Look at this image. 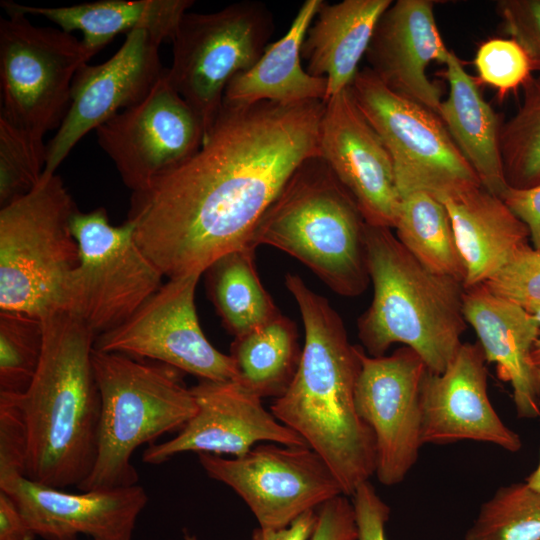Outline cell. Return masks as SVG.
<instances>
[{
  "label": "cell",
  "mask_w": 540,
  "mask_h": 540,
  "mask_svg": "<svg viewBox=\"0 0 540 540\" xmlns=\"http://www.w3.org/2000/svg\"><path fill=\"white\" fill-rule=\"evenodd\" d=\"M325 102L223 100L200 148L133 192L127 221L169 279L202 274L248 246L263 213L296 169L320 156Z\"/></svg>",
  "instance_id": "1"
},
{
  "label": "cell",
  "mask_w": 540,
  "mask_h": 540,
  "mask_svg": "<svg viewBox=\"0 0 540 540\" xmlns=\"http://www.w3.org/2000/svg\"><path fill=\"white\" fill-rule=\"evenodd\" d=\"M304 325V345L295 376L270 411L317 452L339 481L343 494L375 474L376 446L355 405L361 351L328 300L297 274L285 276Z\"/></svg>",
  "instance_id": "2"
},
{
  "label": "cell",
  "mask_w": 540,
  "mask_h": 540,
  "mask_svg": "<svg viewBox=\"0 0 540 540\" xmlns=\"http://www.w3.org/2000/svg\"><path fill=\"white\" fill-rule=\"evenodd\" d=\"M41 319V359L21 396L28 430L26 477L61 490L78 488L97 454L101 398L92 364L96 335L66 311Z\"/></svg>",
  "instance_id": "3"
},
{
  "label": "cell",
  "mask_w": 540,
  "mask_h": 540,
  "mask_svg": "<svg viewBox=\"0 0 540 540\" xmlns=\"http://www.w3.org/2000/svg\"><path fill=\"white\" fill-rule=\"evenodd\" d=\"M366 247L373 298L357 328L368 355L384 356L402 343L430 372H444L467 328L463 284L428 270L390 228L367 224Z\"/></svg>",
  "instance_id": "4"
},
{
  "label": "cell",
  "mask_w": 540,
  "mask_h": 540,
  "mask_svg": "<svg viewBox=\"0 0 540 540\" xmlns=\"http://www.w3.org/2000/svg\"><path fill=\"white\" fill-rule=\"evenodd\" d=\"M366 221L319 155L291 175L256 224L248 246L275 247L313 271L335 293L355 297L369 282Z\"/></svg>",
  "instance_id": "5"
},
{
  "label": "cell",
  "mask_w": 540,
  "mask_h": 540,
  "mask_svg": "<svg viewBox=\"0 0 540 540\" xmlns=\"http://www.w3.org/2000/svg\"><path fill=\"white\" fill-rule=\"evenodd\" d=\"M101 411L93 469L78 489L135 485L134 452L164 434L180 431L196 411L191 388L172 366L93 349Z\"/></svg>",
  "instance_id": "6"
},
{
  "label": "cell",
  "mask_w": 540,
  "mask_h": 540,
  "mask_svg": "<svg viewBox=\"0 0 540 540\" xmlns=\"http://www.w3.org/2000/svg\"><path fill=\"white\" fill-rule=\"evenodd\" d=\"M78 210L57 174L0 210V311L43 318L61 310L80 262L71 219Z\"/></svg>",
  "instance_id": "7"
},
{
  "label": "cell",
  "mask_w": 540,
  "mask_h": 540,
  "mask_svg": "<svg viewBox=\"0 0 540 540\" xmlns=\"http://www.w3.org/2000/svg\"><path fill=\"white\" fill-rule=\"evenodd\" d=\"M1 116L43 139L65 119L74 77L95 55L82 39L60 28L36 26L1 1Z\"/></svg>",
  "instance_id": "8"
},
{
  "label": "cell",
  "mask_w": 540,
  "mask_h": 540,
  "mask_svg": "<svg viewBox=\"0 0 540 540\" xmlns=\"http://www.w3.org/2000/svg\"><path fill=\"white\" fill-rule=\"evenodd\" d=\"M71 229L80 262L66 282L61 311L97 337L125 322L161 287L164 275L138 246L132 224L111 225L102 207L77 210Z\"/></svg>",
  "instance_id": "9"
},
{
  "label": "cell",
  "mask_w": 540,
  "mask_h": 540,
  "mask_svg": "<svg viewBox=\"0 0 540 540\" xmlns=\"http://www.w3.org/2000/svg\"><path fill=\"white\" fill-rule=\"evenodd\" d=\"M274 31L266 5L242 1L211 13L187 12L172 39L168 77L202 121L205 134L229 82L262 56Z\"/></svg>",
  "instance_id": "10"
},
{
  "label": "cell",
  "mask_w": 540,
  "mask_h": 540,
  "mask_svg": "<svg viewBox=\"0 0 540 540\" xmlns=\"http://www.w3.org/2000/svg\"><path fill=\"white\" fill-rule=\"evenodd\" d=\"M349 89L392 158L400 195L423 190L442 199L482 186L436 113L391 91L369 67Z\"/></svg>",
  "instance_id": "11"
},
{
  "label": "cell",
  "mask_w": 540,
  "mask_h": 540,
  "mask_svg": "<svg viewBox=\"0 0 540 540\" xmlns=\"http://www.w3.org/2000/svg\"><path fill=\"white\" fill-rule=\"evenodd\" d=\"M198 460L211 479L242 498L262 528L287 527L343 494L332 470L309 446L262 444L241 457L200 453Z\"/></svg>",
  "instance_id": "12"
},
{
  "label": "cell",
  "mask_w": 540,
  "mask_h": 540,
  "mask_svg": "<svg viewBox=\"0 0 540 540\" xmlns=\"http://www.w3.org/2000/svg\"><path fill=\"white\" fill-rule=\"evenodd\" d=\"M201 274L169 279L125 322L98 335L94 349L151 359L209 381H235L230 355L203 333L195 307Z\"/></svg>",
  "instance_id": "13"
},
{
  "label": "cell",
  "mask_w": 540,
  "mask_h": 540,
  "mask_svg": "<svg viewBox=\"0 0 540 540\" xmlns=\"http://www.w3.org/2000/svg\"><path fill=\"white\" fill-rule=\"evenodd\" d=\"M95 131L132 193L192 156L205 137L202 121L171 84L167 68L143 100Z\"/></svg>",
  "instance_id": "14"
},
{
  "label": "cell",
  "mask_w": 540,
  "mask_h": 540,
  "mask_svg": "<svg viewBox=\"0 0 540 540\" xmlns=\"http://www.w3.org/2000/svg\"><path fill=\"white\" fill-rule=\"evenodd\" d=\"M428 371L420 356L401 347L389 356L361 351L355 405L375 438V475L380 483L402 482L417 461L422 442L421 389Z\"/></svg>",
  "instance_id": "15"
},
{
  "label": "cell",
  "mask_w": 540,
  "mask_h": 540,
  "mask_svg": "<svg viewBox=\"0 0 540 540\" xmlns=\"http://www.w3.org/2000/svg\"><path fill=\"white\" fill-rule=\"evenodd\" d=\"M160 45L147 31L135 30L126 35L121 47L108 60L79 68L72 83L67 115L46 144L44 174H55L88 132L149 94L164 70Z\"/></svg>",
  "instance_id": "16"
},
{
  "label": "cell",
  "mask_w": 540,
  "mask_h": 540,
  "mask_svg": "<svg viewBox=\"0 0 540 540\" xmlns=\"http://www.w3.org/2000/svg\"><path fill=\"white\" fill-rule=\"evenodd\" d=\"M191 391L194 415L172 439L149 445L142 453L144 463L160 465L184 452L236 458L263 441L308 446L263 406L260 397L235 381L201 380Z\"/></svg>",
  "instance_id": "17"
},
{
  "label": "cell",
  "mask_w": 540,
  "mask_h": 540,
  "mask_svg": "<svg viewBox=\"0 0 540 540\" xmlns=\"http://www.w3.org/2000/svg\"><path fill=\"white\" fill-rule=\"evenodd\" d=\"M319 151L355 200L366 223L394 228L400 194L393 161L349 87L325 102Z\"/></svg>",
  "instance_id": "18"
},
{
  "label": "cell",
  "mask_w": 540,
  "mask_h": 540,
  "mask_svg": "<svg viewBox=\"0 0 540 540\" xmlns=\"http://www.w3.org/2000/svg\"><path fill=\"white\" fill-rule=\"evenodd\" d=\"M486 358L479 343H462L444 372H426L421 389L422 442L463 440L497 445L509 452L522 447L488 396Z\"/></svg>",
  "instance_id": "19"
},
{
  "label": "cell",
  "mask_w": 540,
  "mask_h": 540,
  "mask_svg": "<svg viewBox=\"0 0 540 540\" xmlns=\"http://www.w3.org/2000/svg\"><path fill=\"white\" fill-rule=\"evenodd\" d=\"M28 526L45 540H132L137 519L148 503L146 490L139 484L70 493L26 476L2 486Z\"/></svg>",
  "instance_id": "20"
},
{
  "label": "cell",
  "mask_w": 540,
  "mask_h": 540,
  "mask_svg": "<svg viewBox=\"0 0 540 540\" xmlns=\"http://www.w3.org/2000/svg\"><path fill=\"white\" fill-rule=\"evenodd\" d=\"M436 3L392 2L376 25L365 57L370 70L387 88L438 115L442 90L428 78L426 70L433 61L445 64L450 50L436 24Z\"/></svg>",
  "instance_id": "21"
},
{
  "label": "cell",
  "mask_w": 540,
  "mask_h": 540,
  "mask_svg": "<svg viewBox=\"0 0 540 540\" xmlns=\"http://www.w3.org/2000/svg\"><path fill=\"white\" fill-rule=\"evenodd\" d=\"M463 314L475 330L487 362L512 387L520 418L540 417V368L531 360L540 333L536 316L489 292L483 284L464 290Z\"/></svg>",
  "instance_id": "22"
},
{
  "label": "cell",
  "mask_w": 540,
  "mask_h": 540,
  "mask_svg": "<svg viewBox=\"0 0 540 540\" xmlns=\"http://www.w3.org/2000/svg\"><path fill=\"white\" fill-rule=\"evenodd\" d=\"M391 0L323 1L301 48L305 70L327 80L330 99L350 87L376 25Z\"/></svg>",
  "instance_id": "23"
},
{
  "label": "cell",
  "mask_w": 540,
  "mask_h": 540,
  "mask_svg": "<svg viewBox=\"0 0 540 540\" xmlns=\"http://www.w3.org/2000/svg\"><path fill=\"white\" fill-rule=\"evenodd\" d=\"M445 206L465 262L464 288L483 284L522 245L527 226L504 201L483 186L439 199Z\"/></svg>",
  "instance_id": "24"
},
{
  "label": "cell",
  "mask_w": 540,
  "mask_h": 540,
  "mask_svg": "<svg viewBox=\"0 0 540 540\" xmlns=\"http://www.w3.org/2000/svg\"><path fill=\"white\" fill-rule=\"evenodd\" d=\"M444 65L449 95L442 100L438 115L482 186L501 198L509 185L501 157L499 116L452 50Z\"/></svg>",
  "instance_id": "25"
},
{
  "label": "cell",
  "mask_w": 540,
  "mask_h": 540,
  "mask_svg": "<svg viewBox=\"0 0 540 540\" xmlns=\"http://www.w3.org/2000/svg\"><path fill=\"white\" fill-rule=\"evenodd\" d=\"M25 14L47 18L60 29L80 31L82 41L95 54L116 35L145 30L162 43L173 39L192 0H103L61 7H36L2 1Z\"/></svg>",
  "instance_id": "26"
},
{
  "label": "cell",
  "mask_w": 540,
  "mask_h": 540,
  "mask_svg": "<svg viewBox=\"0 0 540 540\" xmlns=\"http://www.w3.org/2000/svg\"><path fill=\"white\" fill-rule=\"evenodd\" d=\"M322 3L323 0H306L288 31L269 44L249 70L229 82L224 101L239 104L326 102L327 80L310 75L301 66L302 44Z\"/></svg>",
  "instance_id": "27"
},
{
  "label": "cell",
  "mask_w": 540,
  "mask_h": 540,
  "mask_svg": "<svg viewBox=\"0 0 540 540\" xmlns=\"http://www.w3.org/2000/svg\"><path fill=\"white\" fill-rule=\"evenodd\" d=\"M295 323L281 313L237 337L230 348L239 385L260 397L284 394L297 371L302 349Z\"/></svg>",
  "instance_id": "28"
},
{
  "label": "cell",
  "mask_w": 540,
  "mask_h": 540,
  "mask_svg": "<svg viewBox=\"0 0 540 540\" xmlns=\"http://www.w3.org/2000/svg\"><path fill=\"white\" fill-rule=\"evenodd\" d=\"M396 237L428 270L462 284L467 269L449 214L434 195L414 190L400 195Z\"/></svg>",
  "instance_id": "29"
},
{
  "label": "cell",
  "mask_w": 540,
  "mask_h": 540,
  "mask_svg": "<svg viewBox=\"0 0 540 540\" xmlns=\"http://www.w3.org/2000/svg\"><path fill=\"white\" fill-rule=\"evenodd\" d=\"M254 250L245 246L231 251L206 270L211 299L223 325L234 337L280 314L259 279Z\"/></svg>",
  "instance_id": "30"
},
{
  "label": "cell",
  "mask_w": 540,
  "mask_h": 540,
  "mask_svg": "<svg viewBox=\"0 0 540 540\" xmlns=\"http://www.w3.org/2000/svg\"><path fill=\"white\" fill-rule=\"evenodd\" d=\"M517 112L502 124L500 146L506 181L513 188L540 183V74L523 85Z\"/></svg>",
  "instance_id": "31"
},
{
  "label": "cell",
  "mask_w": 540,
  "mask_h": 540,
  "mask_svg": "<svg viewBox=\"0 0 540 540\" xmlns=\"http://www.w3.org/2000/svg\"><path fill=\"white\" fill-rule=\"evenodd\" d=\"M465 540H540V492L526 483L500 487L481 505Z\"/></svg>",
  "instance_id": "32"
},
{
  "label": "cell",
  "mask_w": 540,
  "mask_h": 540,
  "mask_svg": "<svg viewBox=\"0 0 540 540\" xmlns=\"http://www.w3.org/2000/svg\"><path fill=\"white\" fill-rule=\"evenodd\" d=\"M42 347L41 318L0 311V392L27 391L38 369Z\"/></svg>",
  "instance_id": "33"
},
{
  "label": "cell",
  "mask_w": 540,
  "mask_h": 540,
  "mask_svg": "<svg viewBox=\"0 0 540 540\" xmlns=\"http://www.w3.org/2000/svg\"><path fill=\"white\" fill-rule=\"evenodd\" d=\"M47 160L43 139L0 117V206L28 194L39 183Z\"/></svg>",
  "instance_id": "34"
},
{
  "label": "cell",
  "mask_w": 540,
  "mask_h": 540,
  "mask_svg": "<svg viewBox=\"0 0 540 540\" xmlns=\"http://www.w3.org/2000/svg\"><path fill=\"white\" fill-rule=\"evenodd\" d=\"M474 64L480 80L503 98L531 78L533 68L521 45L512 38H494L477 49Z\"/></svg>",
  "instance_id": "35"
},
{
  "label": "cell",
  "mask_w": 540,
  "mask_h": 540,
  "mask_svg": "<svg viewBox=\"0 0 540 540\" xmlns=\"http://www.w3.org/2000/svg\"><path fill=\"white\" fill-rule=\"evenodd\" d=\"M483 285L493 295L526 311L540 304V250L520 246Z\"/></svg>",
  "instance_id": "36"
},
{
  "label": "cell",
  "mask_w": 540,
  "mask_h": 540,
  "mask_svg": "<svg viewBox=\"0 0 540 540\" xmlns=\"http://www.w3.org/2000/svg\"><path fill=\"white\" fill-rule=\"evenodd\" d=\"M21 396L0 392V486L26 476L28 430Z\"/></svg>",
  "instance_id": "37"
},
{
  "label": "cell",
  "mask_w": 540,
  "mask_h": 540,
  "mask_svg": "<svg viewBox=\"0 0 540 540\" xmlns=\"http://www.w3.org/2000/svg\"><path fill=\"white\" fill-rule=\"evenodd\" d=\"M496 12L503 31L521 45L540 74V0H500Z\"/></svg>",
  "instance_id": "38"
},
{
  "label": "cell",
  "mask_w": 540,
  "mask_h": 540,
  "mask_svg": "<svg viewBox=\"0 0 540 540\" xmlns=\"http://www.w3.org/2000/svg\"><path fill=\"white\" fill-rule=\"evenodd\" d=\"M357 540H387L385 526L391 509L368 481L362 482L352 496Z\"/></svg>",
  "instance_id": "39"
},
{
  "label": "cell",
  "mask_w": 540,
  "mask_h": 540,
  "mask_svg": "<svg viewBox=\"0 0 540 540\" xmlns=\"http://www.w3.org/2000/svg\"><path fill=\"white\" fill-rule=\"evenodd\" d=\"M317 522L310 540H357V526L352 502L338 495L319 506Z\"/></svg>",
  "instance_id": "40"
},
{
  "label": "cell",
  "mask_w": 540,
  "mask_h": 540,
  "mask_svg": "<svg viewBox=\"0 0 540 540\" xmlns=\"http://www.w3.org/2000/svg\"><path fill=\"white\" fill-rule=\"evenodd\" d=\"M501 199L527 226L533 247L540 250V183L522 189L509 186Z\"/></svg>",
  "instance_id": "41"
},
{
  "label": "cell",
  "mask_w": 540,
  "mask_h": 540,
  "mask_svg": "<svg viewBox=\"0 0 540 540\" xmlns=\"http://www.w3.org/2000/svg\"><path fill=\"white\" fill-rule=\"evenodd\" d=\"M35 537L13 498L0 490V540H34Z\"/></svg>",
  "instance_id": "42"
},
{
  "label": "cell",
  "mask_w": 540,
  "mask_h": 540,
  "mask_svg": "<svg viewBox=\"0 0 540 540\" xmlns=\"http://www.w3.org/2000/svg\"><path fill=\"white\" fill-rule=\"evenodd\" d=\"M317 522V511L309 510L284 528L258 527L253 530L251 540H310Z\"/></svg>",
  "instance_id": "43"
},
{
  "label": "cell",
  "mask_w": 540,
  "mask_h": 540,
  "mask_svg": "<svg viewBox=\"0 0 540 540\" xmlns=\"http://www.w3.org/2000/svg\"><path fill=\"white\" fill-rule=\"evenodd\" d=\"M530 313L534 314L538 321L540 322V304L534 306ZM531 360L535 366L540 368V333L533 345L532 351H531Z\"/></svg>",
  "instance_id": "44"
},
{
  "label": "cell",
  "mask_w": 540,
  "mask_h": 540,
  "mask_svg": "<svg viewBox=\"0 0 540 540\" xmlns=\"http://www.w3.org/2000/svg\"><path fill=\"white\" fill-rule=\"evenodd\" d=\"M525 483L540 492V460L536 469L526 478Z\"/></svg>",
  "instance_id": "45"
},
{
  "label": "cell",
  "mask_w": 540,
  "mask_h": 540,
  "mask_svg": "<svg viewBox=\"0 0 540 540\" xmlns=\"http://www.w3.org/2000/svg\"><path fill=\"white\" fill-rule=\"evenodd\" d=\"M182 540H199V539L195 534H192V533L186 531L183 534V539Z\"/></svg>",
  "instance_id": "46"
}]
</instances>
